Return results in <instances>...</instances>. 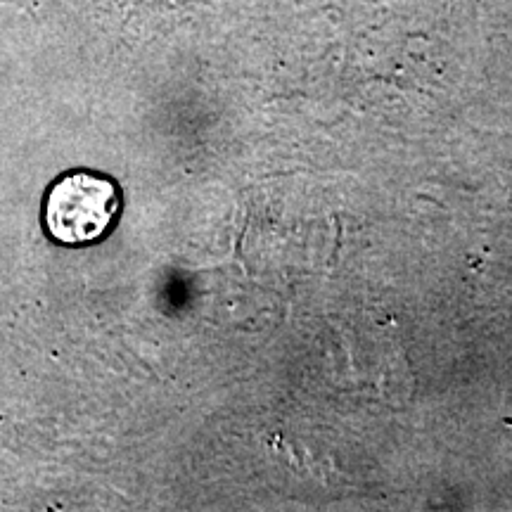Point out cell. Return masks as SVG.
Returning <instances> with one entry per match:
<instances>
[{
    "mask_svg": "<svg viewBox=\"0 0 512 512\" xmlns=\"http://www.w3.org/2000/svg\"><path fill=\"white\" fill-rule=\"evenodd\" d=\"M121 207L112 178L93 171H72L50 185L43 204V223L60 245H91L110 233Z\"/></svg>",
    "mask_w": 512,
    "mask_h": 512,
    "instance_id": "1",
    "label": "cell"
}]
</instances>
